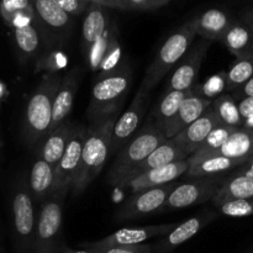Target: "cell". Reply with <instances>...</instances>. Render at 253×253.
I'll use <instances>...</instances> for the list:
<instances>
[{
    "label": "cell",
    "mask_w": 253,
    "mask_h": 253,
    "mask_svg": "<svg viewBox=\"0 0 253 253\" xmlns=\"http://www.w3.org/2000/svg\"><path fill=\"white\" fill-rule=\"evenodd\" d=\"M63 76L44 74L27 101L22 124V136L30 147L42 145L51 132L53 100Z\"/></svg>",
    "instance_id": "6da1fadb"
},
{
    "label": "cell",
    "mask_w": 253,
    "mask_h": 253,
    "mask_svg": "<svg viewBox=\"0 0 253 253\" xmlns=\"http://www.w3.org/2000/svg\"><path fill=\"white\" fill-rule=\"evenodd\" d=\"M118 119V115H115L104 121L91 124L88 127L81 168L74 185L72 187L73 197H78L88 188V185L98 177L105 166V162L110 157L111 136Z\"/></svg>",
    "instance_id": "7a4b0ae2"
},
{
    "label": "cell",
    "mask_w": 253,
    "mask_h": 253,
    "mask_svg": "<svg viewBox=\"0 0 253 253\" xmlns=\"http://www.w3.org/2000/svg\"><path fill=\"white\" fill-rule=\"evenodd\" d=\"M132 83V71L126 62L104 78L98 79L93 86L86 118L91 124L104 121L118 115Z\"/></svg>",
    "instance_id": "3957f363"
},
{
    "label": "cell",
    "mask_w": 253,
    "mask_h": 253,
    "mask_svg": "<svg viewBox=\"0 0 253 253\" xmlns=\"http://www.w3.org/2000/svg\"><path fill=\"white\" fill-rule=\"evenodd\" d=\"M197 36V16L192 17L167 37L158 49L155 59L148 67L140 88L150 93L192 47L193 41Z\"/></svg>",
    "instance_id": "277c9868"
},
{
    "label": "cell",
    "mask_w": 253,
    "mask_h": 253,
    "mask_svg": "<svg viewBox=\"0 0 253 253\" xmlns=\"http://www.w3.org/2000/svg\"><path fill=\"white\" fill-rule=\"evenodd\" d=\"M166 141L167 138L165 133L158 130L152 121H148L137 135L131 138L130 142L119 152L108 174L109 184L120 187L124 179Z\"/></svg>",
    "instance_id": "5b68a950"
},
{
    "label": "cell",
    "mask_w": 253,
    "mask_h": 253,
    "mask_svg": "<svg viewBox=\"0 0 253 253\" xmlns=\"http://www.w3.org/2000/svg\"><path fill=\"white\" fill-rule=\"evenodd\" d=\"M68 192V189L58 190L41 204L35 234V247L37 253H52L53 245L61 234L63 204Z\"/></svg>",
    "instance_id": "8992f818"
},
{
    "label": "cell",
    "mask_w": 253,
    "mask_h": 253,
    "mask_svg": "<svg viewBox=\"0 0 253 253\" xmlns=\"http://www.w3.org/2000/svg\"><path fill=\"white\" fill-rule=\"evenodd\" d=\"M175 187L177 184L173 182L162 187L136 193L121 205L115 215L116 220L124 221V220L142 219L158 210L165 209L168 198Z\"/></svg>",
    "instance_id": "52a82bcc"
},
{
    "label": "cell",
    "mask_w": 253,
    "mask_h": 253,
    "mask_svg": "<svg viewBox=\"0 0 253 253\" xmlns=\"http://www.w3.org/2000/svg\"><path fill=\"white\" fill-rule=\"evenodd\" d=\"M12 221L17 239L21 244L30 245L35 242L37 217L35 215V205L30 193L29 184L20 180L12 193Z\"/></svg>",
    "instance_id": "ba28073f"
},
{
    "label": "cell",
    "mask_w": 253,
    "mask_h": 253,
    "mask_svg": "<svg viewBox=\"0 0 253 253\" xmlns=\"http://www.w3.org/2000/svg\"><path fill=\"white\" fill-rule=\"evenodd\" d=\"M35 11L41 24L44 37L48 31V46H56L73 31V17L69 16L56 0H35ZM47 43V39H46Z\"/></svg>",
    "instance_id": "9c48e42d"
},
{
    "label": "cell",
    "mask_w": 253,
    "mask_h": 253,
    "mask_svg": "<svg viewBox=\"0 0 253 253\" xmlns=\"http://www.w3.org/2000/svg\"><path fill=\"white\" fill-rule=\"evenodd\" d=\"M88 135V127L77 126V130L62 156L58 165L54 167V193L62 189L72 190L81 168L84 142Z\"/></svg>",
    "instance_id": "30bf717a"
},
{
    "label": "cell",
    "mask_w": 253,
    "mask_h": 253,
    "mask_svg": "<svg viewBox=\"0 0 253 253\" xmlns=\"http://www.w3.org/2000/svg\"><path fill=\"white\" fill-rule=\"evenodd\" d=\"M148 100H150V93L142 88L138 89L137 94L131 101L127 110L116 121L113 136H111L110 156L115 155L118 151L123 150L130 142L131 137L138 128L141 120L145 116Z\"/></svg>",
    "instance_id": "8fae6325"
},
{
    "label": "cell",
    "mask_w": 253,
    "mask_h": 253,
    "mask_svg": "<svg viewBox=\"0 0 253 253\" xmlns=\"http://www.w3.org/2000/svg\"><path fill=\"white\" fill-rule=\"evenodd\" d=\"M211 42L200 40L187 52L169 78L166 91H192L197 85L202 63Z\"/></svg>",
    "instance_id": "7c38bea8"
},
{
    "label": "cell",
    "mask_w": 253,
    "mask_h": 253,
    "mask_svg": "<svg viewBox=\"0 0 253 253\" xmlns=\"http://www.w3.org/2000/svg\"><path fill=\"white\" fill-rule=\"evenodd\" d=\"M217 189H219L217 180L214 177L198 178L192 182L177 185L175 189L170 193L165 209H184V208H189L192 205L214 199Z\"/></svg>",
    "instance_id": "4fadbf2b"
},
{
    "label": "cell",
    "mask_w": 253,
    "mask_h": 253,
    "mask_svg": "<svg viewBox=\"0 0 253 253\" xmlns=\"http://www.w3.org/2000/svg\"><path fill=\"white\" fill-rule=\"evenodd\" d=\"M188 170H189V158L147 170V172L124 183L120 188L128 189L131 193L136 194V193L143 192V190L152 189V188L162 187V185L173 183V180L179 178L180 175L187 174Z\"/></svg>",
    "instance_id": "5bb4252c"
},
{
    "label": "cell",
    "mask_w": 253,
    "mask_h": 253,
    "mask_svg": "<svg viewBox=\"0 0 253 253\" xmlns=\"http://www.w3.org/2000/svg\"><path fill=\"white\" fill-rule=\"evenodd\" d=\"M189 151L187 150L184 145L178 140L177 137H173L163 142L160 147L156 148L141 165H138L127 177L124 179L121 185L126 183L127 180L132 179V178L137 177V175L142 174V173L147 172V170L155 169V168L163 167V166L170 165V163L179 162V161L188 160L190 157ZM119 187V188H120Z\"/></svg>",
    "instance_id": "9a60e30c"
},
{
    "label": "cell",
    "mask_w": 253,
    "mask_h": 253,
    "mask_svg": "<svg viewBox=\"0 0 253 253\" xmlns=\"http://www.w3.org/2000/svg\"><path fill=\"white\" fill-rule=\"evenodd\" d=\"M82 79V68L74 67L63 77L53 100V113H52L51 132L68 120L73 109L74 98L78 91ZM49 132V133H51Z\"/></svg>",
    "instance_id": "2e32d148"
},
{
    "label": "cell",
    "mask_w": 253,
    "mask_h": 253,
    "mask_svg": "<svg viewBox=\"0 0 253 253\" xmlns=\"http://www.w3.org/2000/svg\"><path fill=\"white\" fill-rule=\"evenodd\" d=\"M178 224H163L151 225V226L141 227H125L114 232L110 236L105 237L101 241L95 242V247H114V246H137L141 242L152 237L166 235L167 236L172 230L177 227Z\"/></svg>",
    "instance_id": "e0dca14e"
},
{
    "label": "cell",
    "mask_w": 253,
    "mask_h": 253,
    "mask_svg": "<svg viewBox=\"0 0 253 253\" xmlns=\"http://www.w3.org/2000/svg\"><path fill=\"white\" fill-rule=\"evenodd\" d=\"M211 105L212 100H208V99L194 94L193 90L190 91L187 98L180 104L178 113L175 114L173 120L168 124L167 128L163 132L166 138L169 140V138L179 135L183 130H185L188 126L197 121Z\"/></svg>",
    "instance_id": "ac0fdd59"
},
{
    "label": "cell",
    "mask_w": 253,
    "mask_h": 253,
    "mask_svg": "<svg viewBox=\"0 0 253 253\" xmlns=\"http://www.w3.org/2000/svg\"><path fill=\"white\" fill-rule=\"evenodd\" d=\"M250 158H230L219 153H208V155L190 156L189 170L187 177L207 178L215 174L230 170L232 168L241 167Z\"/></svg>",
    "instance_id": "d6986e66"
},
{
    "label": "cell",
    "mask_w": 253,
    "mask_h": 253,
    "mask_svg": "<svg viewBox=\"0 0 253 253\" xmlns=\"http://www.w3.org/2000/svg\"><path fill=\"white\" fill-rule=\"evenodd\" d=\"M110 10L95 4L91 0V5L88 12L84 15L82 26V46L84 56L88 54L91 47L100 39L110 25Z\"/></svg>",
    "instance_id": "ffe728a7"
},
{
    "label": "cell",
    "mask_w": 253,
    "mask_h": 253,
    "mask_svg": "<svg viewBox=\"0 0 253 253\" xmlns=\"http://www.w3.org/2000/svg\"><path fill=\"white\" fill-rule=\"evenodd\" d=\"M77 130V126L69 120L64 121L61 126L52 131L46 140L42 142L40 147V158L51 165L52 167H56L61 161L62 156L66 152L72 137Z\"/></svg>",
    "instance_id": "44dd1931"
},
{
    "label": "cell",
    "mask_w": 253,
    "mask_h": 253,
    "mask_svg": "<svg viewBox=\"0 0 253 253\" xmlns=\"http://www.w3.org/2000/svg\"><path fill=\"white\" fill-rule=\"evenodd\" d=\"M217 125H220V121L217 119L216 114L212 110V108L210 106L197 121L192 124V125L188 126L185 130H183L179 135H177L175 137L183 143V145L187 147V150L189 151L190 155H194L198 150H199L200 146L203 145L205 140H207L208 136L210 135L212 130L216 127Z\"/></svg>",
    "instance_id": "7402d4cb"
},
{
    "label": "cell",
    "mask_w": 253,
    "mask_h": 253,
    "mask_svg": "<svg viewBox=\"0 0 253 253\" xmlns=\"http://www.w3.org/2000/svg\"><path fill=\"white\" fill-rule=\"evenodd\" d=\"M12 32H14L15 47L21 61H29L36 57L41 51L43 40L46 41L39 17L31 24L16 27L12 30Z\"/></svg>",
    "instance_id": "603a6c76"
},
{
    "label": "cell",
    "mask_w": 253,
    "mask_h": 253,
    "mask_svg": "<svg viewBox=\"0 0 253 253\" xmlns=\"http://www.w3.org/2000/svg\"><path fill=\"white\" fill-rule=\"evenodd\" d=\"M29 189L34 202L41 204L54 194V168L41 158L32 165Z\"/></svg>",
    "instance_id": "cb8c5ba5"
},
{
    "label": "cell",
    "mask_w": 253,
    "mask_h": 253,
    "mask_svg": "<svg viewBox=\"0 0 253 253\" xmlns=\"http://www.w3.org/2000/svg\"><path fill=\"white\" fill-rule=\"evenodd\" d=\"M232 21L224 10L209 9L197 16V35L205 41H221Z\"/></svg>",
    "instance_id": "d4e9b609"
},
{
    "label": "cell",
    "mask_w": 253,
    "mask_h": 253,
    "mask_svg": "<svg viewBox=\"0 0 253 253\" xmlns=\"http://www.w3.org/2000/svg\"><path fill=\"white\" fill-rule=\"evenodd\" d=\"M214 219H216V214L212 211H207L197 215V216L190 217V219L182 222V224H178L177 227L172 230L166 236V239L163 240V249H174V247L180 246L182 244L187 242L188 240L192 239L193 236H195L203 227L210 224Z\"/></svg>",
    "instance_id": "484cf974"
},
{
    "label": "cell",
    "mask_w": 253,
    "mask_h": 253,
    "mask_svg": "<svg viewBox=\"0 0 253 253\" xmlns=\"http://www.w3.org/2000/svg\"><path fill=\"white\" fill-rule=\"evenodd\" d=\"M221 42L236 58L253 53V31L242 21H232Z\"/></svg>",
    "instance_id": "4316f807"
},
{
    "label": "cell",
    "mask_w": 253,
    "mask_h": 253,
    "mask_svg": "<svg viewBox=\"0 0 253 253\" xmlns=\"http://www.w3.org/2000/svg\"><path fill=\"white\" fill-rule=\"evenodd\" d=\"M190 91H166L152 113L151 121L156 127L165 132L168 124L173 120L175 114L179 110L180 104L183 103Z\"/></svg>",
    "instance_id": "83f0119b"
},
{
    "label": "cell",
    "mask_w": 253,
    "mask_h": 253,
    "mask_svg": "<svg viewBox=\"0 0 253 253\" xmlns=\"http://www.w3.org/2000/svg\"><path fill=\"white\" fill-rule=\"evenodd\" d=\"M253 200V178L245 175H234L217 189L214 204L227 200Z\"/></svg>",
    "instance_id": "f1b7e54d"
},
{
    "label": "cell",
    "mask_w": 253,
    "mask_h": 253,
    "mask_svg": "<svg viewBox=\"0 0 253 253\" xmlns=\"http://www.w3.org/2000/svg\"><path fill=\"white\" fill-rule=\"evenodd\" d=\"M215 153L230 158L253 157V131L239 128L232 133L226 143Z\"/></svg>",
    "instance_id": "f546056e"
},
{
    "label": "cell",
    "mask_w": 253,
    "mask_h": 253,
    "mask_svg": "<svg viewBox=\"0 0 253 253\" xmlns=\"http://www.w3.org/2000/svg\"><path fill=\"white\" fill-rule=\"evenodd\" d=\"M212 110L216 114L220 124L230 127L242 128L244 126V119L239 110V103L232 96V94L225 93L224 95L219 96L212 101Z\"/></svg>",
    "instance_id": "4dcf8cb0"
},
{
    "label": "cell",
    "mask_w": 253,
    "mask_h": 253,
    "mask_svg": "<svg viewBox=\"0 0 253 253\" xmlns=\"http://www.w3.org/2000/svg\"><path fill=\"white\" fill-rule=\"evenodd\" d=\"M109 10L128 12H153L170 4V0H93Z\"/></svg>",
    "instance_id": "1f68e13d"
},
{
    "label": "cell",
    "mask_w": 253,
    "mask_h": 253,
    "mask_svg": "<svg viewBox=\"0 0 253 253\" xmlns=\"http://www.w3.org/2000/svg\"><path fill=\"white\" fill-rule=\"evenodd\" d=\"M253 77V53L236 58L226 72L227 90L236 91Z\"/></svg>",
    "instance_id": "d6a6232c"
},
{
    "label": "cell",
    "mask_w": 253,
    "mask_h": 253,
    "mask_svg": "<svg viewBox=\"0 0 253 253\" xmlns=\"http://www.w3.org/2000/svg\"><path fill=\"white\" fill-rule=\"evenodd\" d=\"M116 34H118V24H116L115 20H111L110 25H109V27L106 29V31L104 32L103 36L95 42V44L91 47L90 51H89L88 54L85 56L86 62H88V66L91 72H98L100 62L104 57V53H105L111 39H113Z\"/></svg>",
    "instance_id": "836d02e7"
},
{
    "label": "cell",
    "mask_w": 253,
    "mask_h": 253,
    "mask_svg": "<svg viewBox=\"0 0 253 253\" xmlns=\"http://www.w3.org/2000/svg\"><path fill=\"white\" fill-rule=\"evenodd\" d=\"M227 90V81H226V72L214 74L209 77L203 84H197L193 89V93L202 98L212 100L217 99L219 96L224 95V91Z\"/></svg>",
    "instance_id": "e575fe53"
},
{
    "label": "cell",
    "mask_w": 253,
    "mask_h": 253,
    "mask_svg": "<svg viewBox=\"0 0 253 253\" xmlns=\"http://www.w3.org/2000/svg\"><path fill=\"white\" fill-rule=\"evenodd\" d=\"M236 130H239V128L230 127V126L221 125V124L217 125L216 127L210 132V135L208 136L207 140L203 142V145L200 146L199 150L194 153V156L207 155V153H215L226 143V141L231 137V135Z\"/></svg>",
    "instance_id": "d590c367"
},
{
    "label": "cell",
    "mask_w": 253,
    "mask_h": 253,
    "mask_svg": "<svg viewBox=\"0 0 253 253\" xmlns=\"http://www.w3.org/2000/svg\"><path fill=\"white\" fill-rule=\"evenodd\" d=\"M121 63H123L121 62V46L120 41H119V34H116L111 39L110 43H109L108 48L104 53L103 59H101L98 69V79L104 78V77L113 73L115 69L120 67Z\"/></svg>",
    "instance_id": "8d00e7d4"
},
{
    "label": "cell",
    "mask_w": 253,
    "mask_h": 253,
    "mask_svg": "<svg viewBox=\"0 0 253 253\" xmlns=\"http://www.w3.org/2000/svg\"><path fill=\"white\" fill-rule=\"evenodd\" d=\"M67 56L64 53H62L61 51L56 49H47V52H44L39 59H37L36 63V71H46L47 74H54L59 73L61 69H63L67 66Z\"/></svg>",
    "instance_id": "74e56055"
},
{
    "label": "cell",
    "mask_w": 253,
    "mask_h": 253,
    "mask_svg": "<svg viewBox=\"0 0 253 253\" xmlns=\"http://www.w3.org/2000/svg\"><path fill=\"white\" fill-rule=\"evenodd\" d=\"M31 10H34V1L29 0H4L0 2V16L9 27L19 15Z\"/></svg>",
    "instance_id": "f35d334b"
},
{
    "label": "cell",
    "mask_w": 253,
    "mask_h": 253,
    "mask_svg": "<svg viewBox=\"0 0 253 253\" xmlns=\"http://www.w3.org/2000/svg\"><path fill=\"white\" fill-rule=\"evenodd\" d=\"M217 210L229 217H245L253 214V200H227L216 204Z\"/></svg>",
    "instance_id": "ab89813d"
},
{
    "label": "cell",
    "mask_w": 253,
    "mask_h": 253,
    "mask_svg": "<svg viewBox=\"0 0 253 253\" xmlns=\"http://www.w3.org/2000/svg\"><path fill=\"white\" fill-rule=\"evenodd\" d=\"M56 1L72 17L85 15L91 5V0H56Z\"/></svg>",
    "instance_id": "60d3db41"
},
{
    "label": "cell",
    "mask_w": 253,
    "mask_h": 253,
    "mask_svg": "<svg viewBox=\"0 0 253 253\" xmlns=\"http://www.w3.org/2000/svg\"><path fill=\"white\" fill-rule=\"evenodd\" d=\"M94 253H148V246H114V247H91L89 250Z\"/></svg>",
    "instance_id": "b9f144b4"
},
{
    "label": "cell",
    "mask_w": 253,
    "mask_h": 253,
    "mask_svg": "<svg viewBox=\"0 0 253 253\" xmlns=\"http://www.w3.org/2000/svg\"><path fill=\"white\" fill-rule=\"evenodd\" d=\"M239 103V110L241 114L242 119H244V123L246 119H249L250 116L253 114V96H249V98L241 99V100L237 101Z\"/></svg>",
    "instance_id": "7bdbcfd3"
},
{
    "label": "cell",
    "mask_w": 253,
    "mask_h": 253,
    "mask_svg": "<svg viewBox=\"0 0 253 253\" xmlns=\"http://www.w3.org/2000/svg\"><path fill=\"white\" fill-rule=\"evenodd\" d=\"M232 96H234L237 101L241 100V99L249 98V96H253V77L245 84V85H242L241 88L237 89L236 91H234V93H232Z\"/></svg>",
    "instance_id": "ee69618b"
},
{
    "label": "cell",
    "mask_w": 253,
    "mask_h": 253,
    "mask_svg": "<svg viewBox=\"0 0 253 253\" xmlns=\"http://www.w3.org/2000/svg\"><path fill=\"white\" fill-rule=\"evenodd\" d=\"M239 168L240 169L237 170L235 175H245V177L253 178V157L250 158L245 165H242Z\"/></svg>",
    "instance_id": "f6af8a7d"
},
{
    "label": "cell",
    "mask_w": 253,
    "mask_h": 253,
    "mask_svg": "<svg viewBox=\"0 0 253 253\" xmlns=\"http://www.w3.org/2000/svg\"><path fill=\"white\" fill-rule=\"evenodd\" d=\"M242 19H244L242 20V22H245V24H246L247 26H249L253 31V9L247 10V11L244 14V17H242Z\"/></svg>",
    "instance_id": "bcb514c9"
},
{
    "label": "cell",
    "mask_w": 253,
    "mask_h": 253,
    "mask_svg": "<svg viewBox=\"0 0 253 253\" xmlns=\"http://www.w3.org/2000/svg\"><path fill=\"white\" fill-rule=\"evenodd\" d=\"M68 253H90V252H88V251H76V252H72V251H69Z\"/></svg>",
    "instance_id": "7dc6e473"
}]
</instances>
